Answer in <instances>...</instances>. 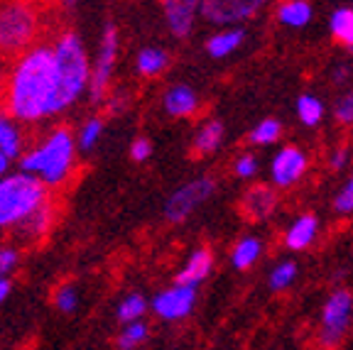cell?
I'll return each instance as SVG.
<instances>
[{"label":"cell","mask_w":353,"mask_h":350,"mask_svg":"<svg viewBox=\"0 0 353 350\" xmlns=\"http://www.w3.org/2000/svg\"><path fill=\"white\" fill-rule=\"evenodd\" d=\"M0 105L22 123L42 121L57 113V72L50 39H42L12 61L6 74Z\"/></svg>","instance_id":"6da1fadb"},{"label":"cell","mask_w":353,"mask_h":350,"mask_svg":"<svg viewBox=\"0 0 353 350\" xmlns=\"http://www.w3.org/2000/svg\"><path fill=\"white\" fill-rule=\"evenodd\" d=\"M50 34L52 52H54V72H57V113L74 103L79 93L88 83L91 69H88V56L83 50L81 39L72 28L57 25L47 30Z\"/></svg>","instance_id":"7a4b0ae2"},{"label":"cell","mask_w":353,"mask_h":350,"mask_svg":"<svg viewBox=\"0 0 353 350\" xmlns=\"http://www.w3.org/2000/svg\"><path fill=\"white\" fill-rule=\"evenodd\" d=\"M44 10L37 3H0V64H12L42 42L50 30Z\"/></svg>","instance_id":"3957f363"},{"label":"cell","mask_w":353,"mask_h":350,"mask_svg":"<svg viewBox=\"0 0 353 350\" xmlns=\"http://www.w3.org/2000/svg\"><path fill=\"white\" fill-rule=\"evenodd\" d=\"M74 167V137L72 130L64 125L54 127L50 137L34 150H30L22 157V169L25 174H37L47 189L50 186H61L66 176L72 174Z\"/></svg>","instance_id":"277c9868"},{"label":"cell","mask_w":353,"mask_h":350,"mask_svg":"<svg viewBox=\"0 0 353 350\" xmlns=\"http://www.w3.org/2000/svg\"><path fill=\"white\" fill-rule=\"evenodd\" d=\"M50 201V189L32 174L0 179V228H15Z\"/></svg>","instance_id":"5b68a950"},{"label":"cell","mask_w":353,"mask_h":350,"mask_svg":"<svg viewBox=\"0 0 353 350\" xmlns=\"http://www.w3.org/2000/svg\"><path fill=\"white\" fill-rule=\"evenodd\" d=\"M353 299L348 291H334L321 311V340L326 345H336L351 321Z\"/></svg>","instance_id":"8992f818"},{"label":"cell","mask_w":353,"mask_h":350,"mask_svg":"<svg viewBox=\"0 0 353 350\" xmlns=\"http://www.w3.org/2000/svg\"><path fill=\"white\" fill-rule=\"evenodd\" d=\"M211 194H214V181L206 179V176L204 179H194V181H189V184L179 186L170 196V201H167V218H170L172 223H179V220H184L192 214L199 203H204Z\"/></svg>","instance_id":"52a82bcc"},{"label":"cell","mask_w":353,"mask_h":350,"mask_svg":"<svg viewBox=\"0 0 353 350\" xmlns=\"http://www.w3.org/2000/svg\"><path fill=\"white\" fill-rule=\"evenodd\" d=\"M116 52H118V30H116V25H105L99 61H96L94 72L88 76V83H91V101L103 99V93L110 81V69H113V61H116Z\"/></svg>","instance_id":"ba28073f"},{"label":"cell","mask_w":353,"mask_h":350,"mask_svg":"<svg viewBox=\"0 0 353 350\" xmlns=\"http://www.w3.org/2000/svg\"><path fill=\"white\" fill-rule=\"evenodd\" d=\"M199 8L206 20L216 25H233V22L250 20L263 8V3L258 0H204Z\"/></svg>","instance_id":"9c48e42d"},{"label":"cell","mask_w":353,"mask_h":350,"mask_svg":"<svg viewBox=\"0 0 353 350\" xmlns=\"http://www.w3.org/2000/svg\"><path fill=\"white\" fill-rule=\"evenodd\" d=\"M194 299H196V291L194 287H172V289L162 291V294L154 296L152 309L154 313L165 321H176V318L189 316L194 307Z\"/></svg>","instance_id":"30bf717a"},{"label":"cell","mask_w":353,"mask_h":350,"mask_svg":"<svg viewBox=\"0 0 353 350\" xmlns=\"http://www.w3.org/2000/svg\"><path fill=\"white\" fill-rule=\"evenodd\" d=\"M54 214H57V206L50 198V201L44 203V206H39L32 216H28L20 225H15V228H12V236L20 243H28V245L30 243L42 240V238L47 236V230L52 228V223H54Z\"/></svg>","instance_id":"8fae6325"},{"label":"cell","mask_w":353,"mask_h":350,"mask_svg":"<svg viewBox=\"0 0 353 350\" xmlns=\"http://www.w3.org/2000/svg\"><path fill=\"white\" fill-rule=\"evenodd\" d=\"M304 169H307V157H304L302 150L285 147L272 159V181L277 186H292L294 181H299Z\"/></svg>","instance_id":"7c38bea8"},{"label":"cell","mask_w":353,"mask_h":350,"mask_svg":"<svg viewBox=\"0 0 353 350\" xmlns=\"http://www.w3.org/2000/svg\"><path fill=\"white\" fill-rule=\"evenodd\" d=\"M277 206V194L272 192L270 186L265 184H255L250 186L248 192H245V196H243V214H245V218L248 220H263L268 218V216L275 211Z\"/></svg>","instance_id":"4fadbf2b"},{"label":"cell","mask_w":353,"mask_h":350,"mask_svg":"<svg viewBox=\"0 0 353 350\" xmlns=\"http://www.w3.org/2000/svg\"><path fill=\"white\" fill-rule=\"evenodd\" d=\"M196 8H199V3H194V0H165V3H162L167 25H170V30L176 37H187V34L192 32Z\"/></svg>","instance_id":"5bb4252c"},{"label":"cell","mask_w":353,"mask_h":350,"mask_svg":"<svg viewBox=\"0 0 353 350\" xmlns=\"http://www.w3.org/2000/svg\"><path fill=\"white\" fill-rule=\"evenodd\" d=\"M211 267H214V258H211V252L206 247H201L189 258L182 272L176 274V287H196L201 279L209 277Z\"/></svg>","instance_id":"9a60e30c"},{"label":"cell","mask_w":353,"mask_h":350,"mask_svg":"<svg viewBox=\"0 0 353 350\" xmlns=\"http://www.w3.org/2000/svg\"><path fill=\"white\" fill-rule=\"evenodd\" d=\"M165 108L174 118H184V115H192L199 108V99L194 88L189 86H172L165 96Z\"/></svg>","instance_id":"2e32d148"},{"label":"cell","mask_w":353,"mask_h":350,"mask_svg":"<svg viewBox=\"0 0 353 350\" xmlns=\"http://www.w3.org/2000/svg\"><path fill=\"white\" fill-rule=\"evenodd\" d=\"M314 236H316V218L312 214H307V216H299V218L290 225L285 243H287V247H292V250H304L307 245H312Z\"/></svg>","instance_id":"e0dca14e"},{"label":"cell","mask_w":353,"mask_h":350,"mask_svg":"<svg viewBox=\"0 0 353 350\" xmlns=\"http://www.w3.org/2000/svg\"><path fill=\"white\" fill-rule=\"evenodd\" d=\"M277 20L287 28H304L312 20V6L304 0H287L282 6H277Z\"/></svg>","instance_id":"ac0fdd59"},{"label":"cell","mask_w":353,"mask_h":350,"mask_svg":"<svg viewBox=\"0 0 353 350\" xmlns=\"http://www.w3.org/2000/svg\"><path fill=\"white\" fill-rule=\"evenodd\" d=\"M223 140V123L221 121H209L199 127L196 137H194V154H211Z\"/></svg>","instance_id":"d6986e66"},{"label":"cell","mask_w":353,"mask_h":350,"mask_svg":"<svg viewBox=\"0 0 353 350\" xmlns=\"http://www.w3.org/2000/svg\"><path fill=\"white\" fill-rule=\"evenodd\" d=\"M245 39V32L243 30H226V32H219L206 42V50H209L211 56H228L233 50H238Z\"/></svg>","instance_id":"ffe728a7"},{"label":"cell","mask_w":353,"mask_h":350,"mask_svg":"<svg viewBox=\"0 0 353 350\" xmlns=\"http://www.w3.org/2000/svg\"><path fill=\"white\" fill-rule=\"evenodd\" d=\"M170 64V56L165 50H157V47H148L138 54V72L143 76H157L162 74Z\"/></svg>","instance_id":"44dd1931"},{"label":"cell","mask_w":353,"mask_h":350,"mask_svg":"<svg viewBox=\"0 0 353 350\" xmlns=\"http://www.w3.org/2000/svg\"><path fill=\"white\" fill-rule=\"evenodd\" d=\"M331 34L341 44H346L348 50L353 47V10L351 8H339L331 15Z\"/></svg>","instance_id":"7402d4cb"},{"label":"cell","mask_w":353,"mask_h":350,"mask_svg":"<svg viewBox=\"0 0 353 350\" xmlns=\"http://www.w3.org/2000/svg\"><path fill=\"white\" fill-rule=\"evenodd\" d=\"M260 250H263L260 240H255V238H243V240H238L236 247H233V265H236L238 269H248L250 265L258 260Z\"/></svg>","instance_id":"603a6c76"},{"label":"cell","mask_w":353,"mask_h":350,"mask_svg":"<svg viewBox=\"0 0 353 350\" xmlns=\"http://www.w3.org/2000/svg\"><path fill=\"white\" fill-rule=\"evenodd\" d=\"M297 115L299 121L304 123V125H319L321 118H324V105H321L319 99H314V96H299L297 99Z\"/></svg>","instance_id":"cb8c5ba5"},{"label":"cell","mask_w":353,"mask_h":350,"mask_svg":"<svg viewBox=\"0 0 353 350\" xmlns=\"http://www.w3.org/2000/svg\"><path fill=\"white\" fill-rule=\"evenodd\" d=\"M20 147H22L20 132H17L15 125L8 121V115H0V152L10 159L20 152Z\"/></svg>","instance_id":"d4e9b609"},{"label":"cell","mask_w":353,"mask_h":350,"mask_svg":"<svg viewBox=\"0 0 353 350\" xmlns=\"http://www.w3.org/2000/svg\"><path fill=\"white\" fill-rule=\"evenodd\" d=\"M148 333H150V329L145 326V323H140V321L130 323V326H128V329H123V333L118 336V348H121V350L138 348L140 343H145V340H148Z\"/></svg>","instance_id":"484cf974"},{"label":"cell","mask_w":353,"mask_h":350,"mask_svg":"<svg viewBox=\"0 0 353 350\" xmlns=\"http://www.w3.org/2000/svg\"><path fill=\"white\" fill-rule=\"evenodd\" d=\"M280 130H282L280 123L272 121V118H268V121L258 123V125L253 127V132H250V143L253 145H270L280 137Z\"/></svg>","instance_id":"4316f807"},{"label":"cell","mask_w":353,"mask_h":350,"mask_svg":"<svg viewBox=\"0 0 353 350\" xmlns=\"http://www.w3.org/2000/svg\"><path fill=\"white\" fill-rule=\"evenodd\" d=\"M145 309H148V304H145L143 296L130 294L128 299H123L121 309H118V318H121V321H125V323H135L145 313Z\"/></svg>","instance_id":"83f0119b"},{"label":"cell","mask_w":353,"mask_h":350,"mask_svg":"<svg viewBox=\"0 0 353 350\" xmlns=\"http://www.w3.org/2000/svg\"><path fill=\"white\" fill-rule=\"evenodd\" d=\"M297 277V265L294 262H280L270 274V289L280 291L285 287H290Z\"/></svg>","instance_id":"f1b7e54d"},{"label":"cell","mask_w":353,"mask_h":350,"mask_svg":"<svg viewBox=\"0 0 353 350\" xmlns=\"http://www.w3.org/2000/svg\"><path fill=\"white\" fill-rule=\"evenodd\" d=\"M101 130H103V121H101V118H91V121H88L86 125L81 127V135H79V145H81L83 150H91L96 145V140H99Z\"/></svg>","instance_id":"f546056e"},{"label":"cell","mask_w":353,"mask_h":350,"mask_svg":"<svg viewBox=\"0 0 353 350\" xmlns=\"http://www.w3.org/2000/svg\"><path fill=\"white\" fill-rule=\"evenodd\" d=\"M334 115L341 125H353V91L343 93L341 99L334 105Z\"/></svg>","instance_id":"4dcf8cb0"},{"label":"cell","mask_w":353,"mask_h":350,"mask_svg":"<svg viewBox=\"0 0 353 350\" xmlns=\"http://www.w3.org/2000/svg\"><path fill=\"white\" fill-rule=\"evenodd\" d=\"M54 301H57V309L59 311H74V307H77V291H74V287H59L54 294Z\"/></svg>","instance_id":"1f68e13d"},{"label":"cell","mask_w":353,"mask_h":350,"mask_svg":"<svg viewBox=\"0 0 353 350\" xmlns=\"http://www.w3.org/2000/svg\"><path fill=\"white\" fill-rule=\"evenodd\" d=\"M334 208H336L339 214H351L353 211V176L346 181V186H343L341 192H339V196L334 198Z\"/></svg>","instance_id":"d6a6232c"},{"label":"cell","mask_w":353,"mask_h":350,"mask_svg":"<svg viewBox=\"0 0 353 350\" xmlns=\"http://www.w3.org/2000/svg\"><path fill=\"white\" fill-rule=\"evenodd\" d=\"M255 169H258V162H255L253 154H243V157L236 159V174L243 176V179H248V176L255 174Z\"/></svg>","instance_id":"836d02e7"},{"label":"cell","mask_w":353,"mask_h":350,"mask_svg":"<svg viewBox=\"0 0 353 350\" xmlns=\"http://www.w3.org/2000/svg\"><path fill=\"white\" fill-rule=\"evenodd\" d=\"M17 265V250L12 247H0V279H6V274Z\"/></svg>","instance_id":"e575fe53"},{"label":"cell","mask_w":353,"mask_h":350,"mask_svg":"<svg viewBox=\"0 0 353 350\" xmlns=\"http://www.w3.org/2000/svg\"><path fill=\"white\" fill-rule=\"evenodd\" d=\"M150 152H152V145H150L148 137H138L130 147V157L135 159V162H145V159L150 157Z\"/></svg>","instance_id":"d590c367"},{"label":"cell","mask_w":353,"mask_h":350,"mask_svg":"<svg viewBox=\"0 0 353 350\" xmlns=\"http://www.w3.org/2000/svg\"><path fill=\"white\" fill-rule=\"evenodd\" d=\"M346 165V150H336V152L331 154V167L334 169H341Z\"/></svg>","instance_id":"8d00e7d4"},{"label":"cell","mask_w":353,"mask_h":350,"mask_svg":"<svg viewBox=\"0 0 353 350\" xmlns=\"http://www.w3.org/2000/svg\"><path fill=\"white\" fill-rule=\"evenodd\" d=\"M8 294H10V282H8V279H0V301H6Z\"/></svg>","instance_id":"74e56055"},{"label":"cell","mask_w":353,"mask_h":350,"mask_svg":"<svg viewBox=\"0 0 353 350\" xmlns=\"http://www.w3.org/2000/svg\"><path fill=\"white\" fill-rule=\"evenodd\" d=\"M8 165H10V159H8L6 154L0 152V174H6V172H8Z\"/></svg>","instance_id":"f35d334b"},{"label":"cell","mask_w":353,"mask_h":350,"mask_svg":"<svg viewBox=\"0 0 353 350\" xmlns=\"http://www.w3.org/2000/svg\"><path fill=\"white\" fill-rule=\"evenodd\" d=\"M3 86H6V64H0V96H3Z\"/></svg>","instance_id":"ab89813d"},{"label":"cell","mask_w":353,"mask_h":350,"mask_svg":"<svg viewBox=\"0 0 353 350\" xmlns=\"http://www.w3.org/2000/svg\"><path fill=\"white\" fill-rule=\"evenodd\" d=\"M351 52H353V47H351Z\"/></svg>","instance_id":"60d3db41"},{"label":"cell","mask_w":353,"mask_h":350,"mask_svg":"<svg viewBox=\"0 0 353 350\" xmlns=\"http://www.w3.org/2000/svg\"><path fill=\"white\" fill-rule=\"evenodd\" d=\"M351 10H353V8H351Z\"/></svg>","instance_id":"b9f144b4"}]
</instances>
